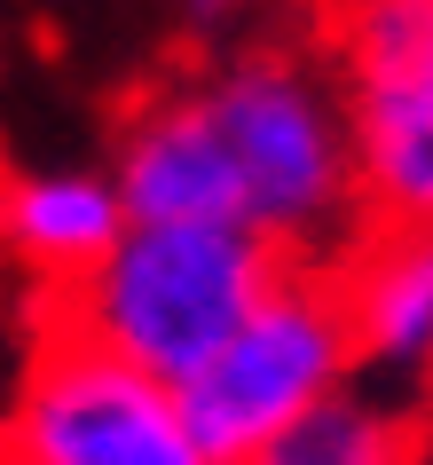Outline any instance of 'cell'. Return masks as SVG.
<instances>
[{
    "instance_id": "1",
    "label": "cell",
    "mask_w": 433,
    "mask_h": 465,
    "mask_svg": "<svg viewBox=\"0 0 433 465\" xmlns=\"http://www.w3.org/2000/svg\"><path fill=\"white\" fill-rule=\"evenodd\" d=\"M284 269L291 261L244 221H126V237L48 316L166 387H190Z\"/></svg>"
},
{
    "instance_id": "2",
    "label": "cell",
    "mask_w": 433,
    "mask_h": 465,
    "mask_svg": "<svg viewBox=\"0 0 433 465\" xmlns=\"http://www.w3.org/2000/svg\"><path fill=\"white\" fill-rule=\"evenodd\" d=\"M197 95L237 166L244 229L268 237L284 261L331 269L362 237L355 150H347V111H339L331 72L291 48H244L197 79Z\"/></svg>"
},
{
    "instance_id": "3",
    "label": "cell",
    "mask_w": 433,
    "mask_h": 465,
    "mask_svg": "<svg viewBox=\"0 0 433 465\" xmlns=\"http://www.w3.org/2000/svg\"><path fill=\"white\" fill-rule=\"evenodd\" d=\"M362 229L433 237V0H315Z\"/></svg>"
},
{
    "instance_id": "4",
    "label": "cell",
    "mask_w": 433,
    "mask_h": 465,
    "mask_svg": "<svg viewBox=\"0 0 433 465\" xmlns=\"http://www.w3.org/2000/svg\"><path fill=\"white\" fill-rule=\"evenodd\" d=\"M0 465H213L182 387L48 316L0 411Z\"/></svg>"
},
{
    "instance_id": "5",
    "label": "cell",
    "mask_w": 433,
    "mask_h": 465,
    "mask_svg": "<svg viewBox=\"0 0 433 465\" xmlns=\"http://www.w3.org/2000/svg\"><path fill=\"white\" fill-rule=\"evenodd\" d=\"M339 387H355V340H347L339 284L331 269L291 261L268 284V300L229 331V347L182 387V411L213 465H252L284 426H300Z\"/></svg>"
},
{
    "instance_id": "6",
    "label": "cell",
    "mask_w": 433,
    "mask_h": 465,
    "mask_svg": "<svg viewBox=\"0 0 433 465\" xmlns=\"http://www.w3.org/2000/svg\"><path fill=\"white\" fill-rule=\"evenodd\" d=\"M331 284L355 340V379L418 402V387H433V237L362 229L331 261Z\"/></svg>"
},
{
    "instance_id": "7",
    "label": "cell",
    "mask_w": 433,
    "mask_h": 465,
    "mask_svg": "<svg viewBox=\"0 0 433 465\" xmlns=\"http://www.w3.org/2000/svg\"><path fill=\"white\" fill-rule=\"evenodd\" d=\"M111 182L126 197V221H244L237 166H229L221 126L197 87H166L126 111Z\"/></svg>"
},
{
    "instance_id": "8",
    "label": "cell",
    "mask_w": 433,
    "mask_h": 465,
    "mask_svg": "<svg viewBox=\"0 0 433 465\" xmlns=\"http://www.w3.org/2000/svg\"><path fill=\"white\" fill-rule=\"evenodd\" d=\"M119 237H126V197L111 182V166H40L0 182V252L16 261V276L48 308Z\"/></svg>"
},
{
    "instance_id": "9",
    "label": "cell",
    "mask_w": 433,
    "mask_h": 465,
    "mask_svg": "<svg viewBox=\"0 0 433 465\" xmlns=\"http://www.w3.org/2000/svg\"><path fill=\"white\" fill-rule=\"evenodd\" d=\"M252 465H433V434L409 394L355 379L331 402H315L300 426H284Z\"/></svg>"
},
{
    "instance_id": "10",
    "label": "cell",
    "mask_w": 433,
    "mask_h": 465,
    "mask_svg": "<svg viewBox=\"0 0 433 465\" xmlns=\"http://www.w3.org/2000/svg\"><path fill=\"white\" fill-rule=\"evenodd\" d=\"M182 16H190V32H229L244 16V0H182Z\"/></svg>"
}]
</instances>
